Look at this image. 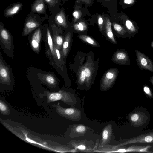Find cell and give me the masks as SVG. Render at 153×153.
I'll use <instances>...</instances> for the list:
<instances>
[{"label": "cell", "mask_w": 153, "mask_h": 153, "mask_svg": "<svg viewBox=\"0 0 153 153\" xmlns=\"http://www.w3.org/2000/svg\"><path fill=\"white\" fill-rule=\"evenodd\" d=\"M0 45L8 56H14V48L12 36L1 22L0 25Z\"/></svg>", "instance_id": "6da1fadb"}, {"label": "cell", "mask_w": 153, "mask_h": 153, "mask_svg": "<svg viewBox=\"0 0 153 153\" xmlns=\"http://www.w3.org/2000/svg\"><path fill=\"white\" fill-rule=\"evenodd\" d=\"M52 39L54 46L59 50L62 47L64 42L63 36L57 31L53 32Z\"/></svg>", "instance_id": "d6986e66"}, {"label": "cell", "mask_w": 153, "mask_h": 153, "mask_svg": "<svg viewBox=\"0 0 153 153\" xmlns=\"http://www.w3.org/2000/svg\"><path fill=\"white\" fill-rule=\"evenodd\" d=\"M113 59L115 63L121 65H130L129 55L125 50H121L115 52L113 57Z\"/></svg>", "instance_id": "8fae6325"}, {"label": "cell", "mask_w": 153, "mask_h": 153, "mask_svg": "<svg viewBox=\"0 0 153 153\" xmlns=\"http://www.w3.org/2000/svg\"><path fill=\"white\" fill-rule=\"evenodd\" d=\"M129 119L132 126L138 127L146 123L148 120V117L146 112L136 110L130 114Z\"/></svg>", "instance_id": "5b68a950"}, {"label": "cell", "mask_w": 153, "mask_h": 153, "mask_svg": "<svg viewBox=\"0 0 153 153\" xmlns=\"http://www.w3.org/2000/svg\"><path fill=\"white\" fill-rule=\"evenodd\" d=\"M143 91L145 94L146 95L150 98H152L153 97V95L152 92L151 90L149 87L146 85H145L143 87Z\"/></svg>", "instance_id": "f1b7e54d"}, {"label": "cell", "mask_w": 153, "mask_h": 153, "mask_svg": "<svg viewBox=\"0 0 153 153\" xmlns=\"http://www.w3.org/2000/svg\"><path fill=\"white\" fill-rule=\"evenodd\" d=\"M84 69L86 77V82H89L91 80L92 75V71L90 68L87 66H85L83 67Z\"/></svg>", "instance_id": "83f0119b"}, {"label": "cell", "mask_w": 153, "mask_h": 153, "mask_svg": "<svg viewBox=\"0 0 153 153\" xmlns=\"http://www.w3.org/2000/svg\"><path fill=\"white\" fill-rule=\"evenodd\" d=\"M86 79V74L83 67L81 69L79 75V82L80 84L84 83Z\"/></svg>", "instance_id": "4316f807"}, {"label": "cell", "mask_w": 153, "mask_h": 153, "mask_svg": "<svg viewBox=\"0 0 153 153\" xmlns=\"http://www.w3.org/2000/svg\"><path fill=\"white\" fill-rule=\"evenodd\" d=\"M41 38V30L40 28H39L33 33L30 40V44L32 49L38 54L40 51Z\"/></svg>", "instance_id": "30bf717a"}, {"label": "cell", "mask_w": 153, "mask_h": 153, "mask_svg": "<svg viewBox=\"0 0 153 153\" xmlns=\"http://www.w3.org/2000/svg\"><path fill=\"white\" fill-rule=\"evenodd\" d=\"M112 132L111 126L110 125L107 126L104 129L102 133V144H106L109 141Z\"/></svg>", "instance_id": "44dd1931"}, {"label": "cell", "mask_w": 153, "mask_h": 153, "mask_svg": "<svg viewBox=\"0 0 153 153\" xmlns=\"http://www.w3.org/2000/svg\"><path fill=\"white\" fill-rule=\"evenodd\" d=\"M151 45L152 48L153 49V40L152 41V42L151 43Z\"/></svg>", "instance_id": "74e56055"}, {"label": "cell", "mask_w": 153, "mask_h": 153, "mask_svg": "<svg viewBox=\"0 0 153 153\" xmlns=\"http://www.w3.org/2000/svg\"><path fill=\"white\" fill-rule=\"evenodd\" d=\"M57 112L62 116L69 119L78 120L81 117V112L78 109L74 108H65L61 106L58 103L55 105Z\"/></svg>", "instance_id": "ba28073f"}, {"label": "cell", "mask_w": 153, "mask_h": 153, "mask_svg": "<svg viewBox=\"0 0 153 153\" xmlns=\"http://www.w3.org/2000/svg\"><path fill=\"white\" fill-rule=\"evenodd\" d=\"M44 79L49 85H55L56 83V79L54 76L50 74H47L44 76Z\"/></svg>", "instance_id": "d4e9b609"}, {"label": "cell", "mask_w": 153, "mask_h": 153, "mask_svg": "<svg viewBox=\"0 0 153 153\" xmlns=\"http://www.w3.org/2000/svg\"><path fill=\"white\" fill-rule=\"evenodd\" d=\"M113 26L115 30L120 35L125 36L126 37L130 38L129 33L120 24L115 22L113 23Z\"/></svg>", "instance_id": "7402d4cb"}, {"label": "cell", "mask_w": 153, "mask_h": 153, "mask_svg": "<svg viewBox=\"0 0 153 153\" xmlns=\"http://www.w3.org/2000/svg\"><path fill=\"white\" fill-rule=\"evenodd\" d=\"M56 23L64 28L68 27L66 19L64 12L62 10L58 13L55 18Z\"/></svg>", "instance_id": "ac0fdd59"}, {"label": "cell", "mask_w": 153, "mask_h": 153, "mask_svg": "<svg viewBox=\"0 0 153 153\" xmlns=\"http://www.w3.org/2000/svg\"><path fill=\"white\" fill-rule=\"evenodd\" d=\"M12 72L10 67L3 59L0 54V83L10 84L13 81Z\"/></svg>", "instance_id": "7a4b0ae2"}, {"label": "cell", "mask_w": 153, "mask_h": 153, "mask_svg": "<svg viewBox=\"0 0 153 153\" xmlns=\"http://www.w3.org/2000/svg\"><path fill=\"white\" fill-rule=\"evenodd\" d=\"M46 35L47 43L49 49L46 52L48 56L50 57H52L53 60L55 62V64L59 68L61 69L59 61L58 60L56 53L55 49V46L53 44L52 37L49 29L48 28L46 30Z\"/></svg>", "instance_id": "9c48e42d"}, {"label": "cell", "mask_w": 153, "mask_h": 153, "mask_svg": "<svg viewBox=\"0 0 153 153\" xmlns=\"http://www.w3.org/2000/svg\"><path fill=\"white\" fill-rule=\"evenodd\" d=\"M77 149L80 150H84L86 149V147L83 145H79L77 146Z\"/></svg>", "instance_id": "e575fe53"}, {"label": "cell", "mask_w": 153, "mask_h": 153, "mask_svg": "<svg viewBox=\"0 0 153 153\" xmlns=\"http://www.w3.org/2000/svg\"><path fill=\"white\" fill-rule=\"evenodd\" d=\"M78 37L85 42L93 45L97 46V44L96 41L90 37L85 35H80Z\"/></svg>", "instance_id": "603a6c76"}, {"label": "cell", "mask_w": 153, "mask_h": 153, "mask_svg": "<svg viewBox=\"0 0 153 153\" xmlns=\"http://www.w3.org/2000/svg\"><path fill=\"white\" fill-rule=\"evenodd\" d=\"M0 109L1 113L3 114H9V110L7 105L1 100L0 102Z\"/></svg>", "instance_id": "484cf974"}, {"label": "cell", "mask_w": 153, "mask_h": 153, "mask_svg": "<svg viewBox=\"0 0 153 153\" xmlns=\"http://www.w3.org/2000/svg\"><path fill=\"white\" fill-rule=\"evenodd\" d=\"M98 23L100 30L102 31L103 30V21L102 17L100 15L98 16Z\"/></svg>", "instance_id": "1f68e13d"}, {"label": "cell", "mask_w": 153, "mask_h": 153, "mask_svg": "<svg viewBox=\"0 0 153 153\" xmlns=\"http://www.w3.org/2000/svg\"><path fill=\"white\" fill-rule=\"evenodd\" d=\"M40 25V24L39 22L32 18L27 19L24 26L22 36H27Z\"/></svg>", "instance_id": "4fadbf2b"}, {"label": "cell", "mask_w": 153, "mask_h": 153, "mask_svg": "<svg viewBox=\"0 0 153 153\" xmlns=\"http://www.w3.org/2000/svg\"><path fill=\"white\" fill-rule=\"evenodd\" d=\"M136 143H153V132L140 134L129 138L119 146Z\"/></svg>", "instance_id": "52a82bcc"}, {"label": "cell", "mask_w": 153, "mask_h": 153, "mask_svg": "<svg viewBox=\"0 0 153 153\" xmlns=\"http://www.w3.org/2000/svg\"><path fill=\"white\" fill-rule=\"evenodd\" d=\"M124 24L126 31L131 36L134 37L139 31L138 25L134 22L128 19L126 21Z\"/></svg>", "instance_id": "9a60e30c"}, {"label": "cell", "mask_w": 153, "mask_h": 153, "mask_svg": "<svg viewBox=\"0 0 153 153\" xmlns=\"http://www.w3.org/2000/svg\"><path fill=\"white\" fill-rule=\"evenodd\" d=\"M73 15L74 17V21L75 22L81 17L82 13L79 10H75L74 12Z\"/></svg>", "instance_id": "f546056e"}, {"label": "cell", "mask_w": 153, "mask_h": 153, "mask_svg": "<svg viewBox=\"0 0 153 153\" xmlns=\"http://www.w3.org/2000/svg\"><path fill=\"white\" fill-rule=\"evenodd\" d=\"M135 0H124L123 3L126 4L133 5L135 2Z\"/></svg>", "instance_id": "836d02e7"}, {"label": "cell", "mask_w": 153, "mask_h": 153, "mask_svg": "<svg viewBox=\"0 0 153 153\" xmlns=\"http://www.w3.org/2000/svg\"><path fill=\"white\" fill-rule=\"evenodd\" d=\"M149 81L153 85V76L150 78Z\"/></svg>", "instance_id": "8d00e7d4"}, {"label": "cell", "mask_w": 153, "mask_h": 153, "mask_svg": "<svg viewBox=\"0 0 153 153\" xmlns=\"http://www.w3.org/2000/svg\"><path fill=\"white\" fill-rule=\"evenodd\" d=\"M106 22L105 25V30L108 38L113 43L117 44L115 40L111 29V23L110 19L108 17L106 18Z\"/></svg>", "instance_id": "ffe728a7"}, {"label": "cell", "mask_w": 153, "mask_h": 153, "mask_svg": "<svg viewBox=\"0 0 153 153\" xmlns=\"http://www.w3.org/2000/svg\"><path fill=\"white\" fill-rule=\"evenodd\" d=\"M51 7H53L56 4V0H44Z\"/></svg>", "instance_id": "d6a6232c"}, {"label": "cell", "mask_w": 153, "mask_h": 153, "mask_svg": "<svg viewBox=\"0 0 153 153\" xmlns=\"http://www.w3.org/2000/svg\"><path fill=\"white\" fill-rule=\"evenodd\" d=\"M71 37V33L68 32L65 35L61 53L63 59H64L66 57L68 52Z\"/></svg>", "instance_id": "2e32d148"}, {"label": "cell", "mask_w": 153, "mask_h": 153, "mask_svg": "<svg viewBox=\"0 0 153 153\" xmlns=\"http://www.w3.org/2000/svg\"><path fill=\"white\" fill-rule=\"evenodd\" d=\"M46 95L48 103L61 100L65 103L69 104L73 101L70 94L63 90L54 92H47Z\"/></svg>", "instance_id": "3957f363"}, {"label": "cell", "mask_w": 153, "mask_h": 153, "mask_svg": "<svg viewBox=\"0 0 153 153\" xmlns=\"http://www.w3.org/2000/svg\"><path fill=\"white\" fill-rule=\"evenodd\" d=\"M118 73V69L114 68L109 70L105 74L101 84L102 89L107 90L112 86L116 80Z\"/></svg>", "instance_id": "8992f818"}, {"label": "cell", "mask_w": 153, "mask_h": 153, "mask_svg": "<svg viewBox=\"0 0 153 153\" xmlns=\"http://www.w3.org/2000/svg\"><path fill=\"white\" fill-rule=\"evenodd\" d=\"M150 145L140 146L132 145L124 149H120L117 150V152H146L150 153L149 149L152 147Z\"/></svg>", "instance_id": "7c38bea8"}, {"label": "cell", "mask_w": 153, "mask_h": 153, "mask_svg": "<svg viewBox=\"0 0 153 153\" xmlns=\"http://www.w3.org/2000/svg\"><path fill=\"white\" fill-rule=\"evenodd\" d=\"M83 2H84L87 4H90L91 3V0H79Z\"/></svg>", "instance_id": "d590c367"}, {"label": "cell", "mask_w": 153, "mask_h": 153, "mask_svg": "<svg viewBox=\"0 0 153 153\" xmlns=\"http://www.w3.org/2000/svg\"><path fill=\"white\" fill-rule=\"evenodd\" d=\"M22 6L21 3H16L5 9L4 15L6 17H10L16 14L21 9Z\"/></svg>", "instance_id": "5bb4252c"}, {"label": "cell", "mask_w": 153, "mask_h": 153, "mask_svg": "<svg viewBox=\"0 0 153 153\" xmlns=\"http://www.w3.org/2000/svg\"><path fill=\"white\" fill-rule=\"evenodd\" d=\"M73 27L75 30L79 32L83 31L87 29L86 24L83 21H80L74 24Z\"/></svg>", "instance_id": "cb8c5ba5"}, {"label": "cell", "mask_w": 153, "mask_h": 153, "mask_svg": "<svg viewBox=\"0 0 153 153\" xmlns=\"http://www.w3.org/2000/svg\"><path fill=\"white\" fill-rule=\"evenodd\" d=\"M136 62L139 68L146 70L153 73V62L144 53L139 50H135Z\"/></svg>", "instance_id": "277c9868"}, {"label": "cell", "mask_w": 153, "mask_h": 153, "mask_svg": "<svg viewBox=\"0 0 153 153\" xmlns=\"http://www.w3.org/2000/svg\"><path fill=\"white\" fill-rule=\"evenodd\" d=\"M86 130V127L82 125H78L75 128V131L81 134L84 133Z\"/></svg>", "instance_id": "4dcf8cb0"}, {"label": "cell", "mask_w": 153, "mask_h": 153, "mask_svg": "<svg viewBox=\"0 0 153 153\" xmlns=\"http://www.w3.org/2000/svg\"><path fill=\"white\" fill-rule=\"evenodd\" d=\"M44 0H35L32 6V10L33 12L42 14L45 11V6Z\"/></svg>", "instance_id": "e0dca14e"}]
</instances>
